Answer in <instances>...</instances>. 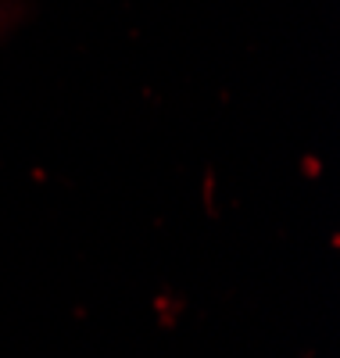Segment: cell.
I'll list each match as a JSON object with an SVG mask.
<instances>
[{"label":"cell","mask_w":340,"mask_h":358,"mask_svg":"<svg viewBox=\"0 0 340 358\" xmlns=\"http://www.w3.org/2000/svg\"><path fill=\"white\" fill-rule=\"evenodd\" d=\"M4 18H8V15H4V8H0V25H4Z\"/></svg>","instance_id":"6da1fadb"}]
</instances>
